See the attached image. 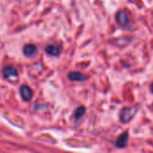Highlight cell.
I'll return each mask as SVG.
<instances>
[{
  "mask_svg": "<svg viewBox=\"0 0 153 153\" xmlns=\"http://www.w3.org/2000/svg\"><path fill=\"white\" fill-rule=\"evenodd\" d=\"M138 108L136 107H125L120 110L119 119L122 123H129L136 115Z\"/></svg>",
  "mask_w": 153,
  "mask_h": 153,
  "instance_id": "1",
  "label": "cell"
},
{
  "mask_svg": "<svg viewBox=\"0 0 153 153\" xmlns=\"http://www.w3.org/2000/svg\"><path fill=\"white\" fill-rule=\"evenodd\" d=\"M116 22L119 26L126 27L130 22V20H129V17H128L126 12L124 10L118 11L116 14Z\"/></svg>",
  "mask_w": 153,
  "mask_h": 153,
  "instance_id": "2",
  "label": "cell"
},
{
  "mask_svg": "<svg viewBox=\"0 0 153 153\" xmlns=\"http://www.w3.org/2000/svg\"><path fill=\"white\" fill-rule=\"evenodd\" d=\"M128 139H129V134L128 132H125L123 133L122 134H120L116 142H115V146L118 149H124L127 146V143H128Z\"/></svg>",
  "mask_w": 153,
  "mask_h": 153,
  "instance_id": "3",
  "label": "cell"
},
{
  "mask_svg": "<svg viewBox=\"0 0 153 153\" xmlns=\"http://www.w3.org/2000/svg\"><path fill=\"white\" fill-rule=\"evenodd\" d=\"M67 77H68V79H69L70 81H72V82H85V81L88 79V77H87L84 74H82V73H81V72H76V71L70 72V73L68 74Z\"/></svg>",
  "mask_w": 153,
  "mask_h": 153,
  "instance_id": "4",
  "label": "cell"
},
{
  "mask_svg": "<svg viewBox=\"0 0 153 153\" xmlns=\"http://www.w3.org/2000/svg\"><path fill=\"white\" fill-rule=\"evenodd\" d=\"M20 94L24 101H30L32 99L33 92L31 89L27 85H22L20 87Z\"/></svg>",
  "mask_w": 153,
  "mask_h": 153,
  "instance_id": "5",
  "label": "cell"
},
{
  "mask_svg": "<svg viewBox=\"0 0 153 153\" xmlns=\"http://www.w3.org/2000/svg\"><path fill=\"white\" fill-rule=\"evenodd\" d=\"M3 76L6 79H13L18 76V71L13 66H5L3 69Z\"/></svg>",
  "mask_w": 153,
  "mask_h": 153,
  "instance_id": "6",
  "label": "cell"
},
{
  "mask_svg": "<svg viewBox=\"0 0 153 153\" xmlns=\"http://www.w3.org/2000/svg\"><path fill=\"white\" fill-rule=\"evenodd\" d=\"M45 51L48 55L51 56H57L62 51V48L58 45H48L45 48Z\"/></svg>",
  "mask_w": 153,
  "mask_h": 153,
  "instance_id": "7",
  "label": "cell"
},
{
  "mask_svg": "<svg viewBox=\"0 0 153 153\" xmlns=\"http://www.w3.org/2000/svg\"><path fill=\"white\" fill-rule=\"evenodd\" d=\"M22 52L26 56H33L37 52V46L34 44H26L22 48Z\"/></svg>",
  "mask_w": 153,
  "mask_h": 153,
  "instance_id": "8",
  "label": "cell"
},
{
  "mask_svg": "<svg viewBox=\"0 0 153 153\" xmlns=\"http://www.w3.org/2000/svg\"><path fill=\"white\" fill-rule=\"evenodd\" d=\"M86 113V108L84 106H79L74 112V118L75 120H80L83 117Z\"/></svg>",
  "mask_w": 153,
  "mask_h": 153,
  "instance_id": "9",
  "label": "cell"
},
{
  "mask_svg": "<svg viewBox=\"0 0 153 153\" xmlns=\"http://www.w3.org/2000/svg\"><path fill=\"white\" fill-rule=\"evenodd\" d=\"M151 91H152V93H153V82L151 84Z\"/></svg>",
  "mask_w": 153,
  "mask_h": 153,
  "instance_id": "10",
  "label": "cell"
}]
</instances>
